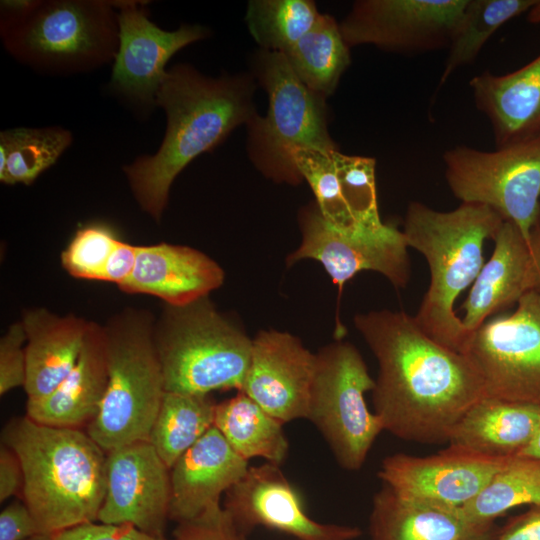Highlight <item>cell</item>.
Here are the masks:
<instances>
[{"instance_id":"obj_11","label":"cell","mask_w":540,"mask_h":540,"mask_svg":"<svg viewBox=\"0 0 540 540\" xmlns=\"http://www.w3.org/2000/svg\"><path fill=\"white\" fill-rule=\"evenodd\" d=\"M464 354L486 396L540 406V289L525 292L512 313L487 320Z\"/></svg>"},{"instance_id":"obj_39","label":"cell","mask_w":540,"mask_h":540,"mask_svg":"<svg viewBox=\"0 0 540 540\" xmlns=\"http://www.w3.org/2000/svg\"><path fill=\"white\" fill-rule=\"evenodd\" d=\"M54 540H175L149 535L128 524L85 523L52 534Z\"/></svg>"},{"instance_id":"obj_1","label":"cell","mask_w":540,"mask_h":540,"mask_svg":"<svg viewBox=\"0 0 540 540\" xmlns=\"http://www.w3.org/2000/svg\"><path fill=\"white\" fill-rule=\"evenodd\" d=\"M354 325L378 362L372 400L384 431L405 441L448 442L466 411L486 396L468 356L431 338L404 311L357 314Z\"/></svg>"},{"instance_id":"obj_30","label":"cell","mask_w":540,"mask_h":540,"mask_svg":"<svg viewBox=\"0 0 540 540\" xmlns=\"http://www.w3.org/2000/svg\"><path fill=\"white\" fill-rule=\"evenodd\" d=\"M70 131L59 126L13 128L0 133V181L32 184L71 145Z\"/></svg>"},{"instance_id":"obj_10","label":"cell","mask_w":540,"mask_h":540,"mask_svg":"<svg viewBox=\"0 0 540 540\" xmlns=\"http://www.w3.org/2000/svg\"><path fill=\"white\" fill-rule=\"evenodd\" d=\"M443 162L454 197L490 207L529 244L540 227V138L494 151L455 146L443 154Z\"/></svg>"},{"instance_id":"obj_4","label":"cell","mask_w":540,"mask_h":540,"mask_svg":"<svg viewBox=\"0 0 540 540\" xmlns=\"http://www.w3.org/2000/svg\"><path fill=\"white\" fill-rule=\"evenodd\" d=\"M504 220L490 207L461 202L450 211L409 203L403 233L408 246L420 252L429 267L430 283L414 316L440 344L465 352L471 336L454 309L459 295L484 265L483 246L494 239Z\"/></svg>"},{"instance_id":"obj_9","label":"cell","mask_w":540,"mask_h":540,"mask_svg":"<svg viewBox=\"0 0 540 540\" xmlns=\"http://www.w3.org/2000/svg\"><path fill=\"white\" fill-rule=\"evenodd\" d=\"M374 386L375 380L353 344L335 341L316 354L307 419L320 431L338 464L349 471L363 466L384 431L365 399Z\"/></svg>"},{"instance_id":"obj_15","label":"cell","mask_w":540,"mask_h":540,"mask_svg":"<svg viewBox=\"0 0 540 540\" xmlns=\"http://www.w3.org/2000/svg\"><path fill=\"white\" fill-rule=\"evenodd\" d=\"M170 501V469L149 440L107 452L106 490L97 520L165 537Z\"/></svg>"},{"instance_id":"obj_36","label":"cell","mask_w":540,"mask_h":540,"mask_svg":"<svg viewBox=\"0 0 540 540\" xmlns=\"http://www.w3.org/2000/svg\"><path fill=\"white\" fill-rule=\"evenodd\" d=\"M118 239L105 224L85 225L75 232L62 251L61 265L74 278L102 281L106 264Z\"/></svg>"},{"instance_id":"obj_41","label":"cell","mask_w":540,"mask_h":540,"mask_svg":"<svg viewBox=\"0 0 540 540\" xmlns=\"http://www.w3.org/2000/svg\"><path fill=\"white\" fill-rule=\"evenodd\" d=\"M137 245L118 239L106 264L102 281L123 285L132 274L136 263Z\"/></svg>"},{"instance_id":"obj_6","label":"cell","mask_w":540,"mask_h":540,"mask_svg":"<svg viewBox=\"0 0 540 540\" xmlns=\"http://www.w3.org/2000/svg\"><path fill=\"white\" fill-rule=\"evenodd\" d=\"M155 321L140 309H124L104 325L108 384L86 432L105 451L149 440L165 394L154 340Z\"/></svg>"},{"instance_id":"obj_3","label":"cell","mask_w":540,"mask_h":540,"mask_svg":"<svg viewBox=\"0 0 540 540\" xmlns=\"http://www.w3.org/2000/svg\"><path fill=\"white\" fill-rule=\"evenodd\" d=\"M2 444L20 459L21 497L41 533L55 534L98 519L106 490L107 452L87 432L24 416L6 424Z\"/></svg>"},{"instance_id":"obj_18","label":"cell","mask_w":540,"mask_h":540,"mask_svg":"<svg viewBox=\"0 0 540 540\" xmlns=\"http://www.w3.org/2000/svg\"><path fill=\"white\" fill-rule=\"evenodd\" d=\"M316 354L294 335L262 330L252 340L242 392L283 424L307 419Z\"/></svg>"},{"instance_id":"obj_5","label":"cell","mask_w":540,"mask_h":540,"mask_svg":"<svg viewBox=\"0 0 540 540\" xmlns=\"http://www.w3.org/2000/svg\"><path fill=\"white\" fill-rule=\"evenodd\" d=\"M0 37L18 62L51 75L113 62L119 44L116 1H1Z\"/></svg>"},{"instance_id":"obj_47","label":"cell","mask_w":540,"mask_h":540,"mask_svg":"<svg viewBox=\"0 0 540 540\" xmlns=\"http://www.w3.org/2000/svg\"><path fill=\"white\" fill-rule=\"evenodd\" d=\"M26 540H54V537L52 534L38 533L36 535L31 536L30 538Z\"/></svg>"},{"instance_id":"obj_16","label":"cell","mask_w":540,"mask_h":540,"mask_svg":"<svg viewBox=\"0 0 540 540\" xmlns=\"http://www.w3.org/2000/svg\"><path fill=\"white\" fill-rule=\"evenodd\" d=\"M223 508L245 534L261 526L297 540H354L361 535L358 527L312 519L297 488L279 465L269 462L250 466L225 493Z\"/></svg>"},{"instance_id":"obj_25","label":"cell","mask_w":540,"mask_h":540,"mask_svg":"<svg viewBox=\"0 0 540 540\" xmlns=\"http://www.w3.org/2000/svg\"><path fill=\"white\" fill-rule=\"evenodd\" d=\"M489 260L471 286L461 306V317L467 333L472 334L499 311L517 303L527 292L529 244L520 230L504 221L495 235Z\"/></svg>"},{"instance_id":"obj_35","label":"cell","mask_w":540,"mask_h":540,"mask_svg":"<svg viewBox=\"0 0 540 540\" xmlns=\"http://www.w3.org/2000/svg\"><path fill=\"white\" fill-rule=\"evenodd\" d=\"M333 159L343 198L360 225L381 223L378 211L374 158L346 155L339 150Z\"/></svg>"},{"instance_id":"obj_38","label":"cell","mask_w":540,"mask_h":540,"mask_svg":"<svg viewBox=\"0 0 540 540\" xmlns=\"http://www.w3.org/2000/svg\"><path fill=\"white\" fill-rule=\"evenodd\" d=\"M246 535L223 506L194 520L177 523L174 530L175 540H247Z\"/></svg>"},{"instance_id":"obj_7","label":"cell","mask_w":540,"mask_h":540,"mask_svg":"<svg viewBox=\"0 0 540 540\" xmlns=\"http://www.w3.org/2000/svg\"><path fill=\"white\" fill-rule=\"evenodd\" d=\"M154 340L166 392L242 390L252 340L208 296L185 306L166 305L155 321Z\"/></svg>"},{"instance_id":"obj_29","label":"cell","mask_w":540,"mask_h":540,"mask_svg":"<svg viewBox=\"0 0 540 540\" xmlns=\"http://www.w3.org/2000/svg\"><path fill=\"white\" fill-rule=\"evenodd\" d=\"M216 404L209 395L165 392L149 442L169 469L214 426Z\"/></svg>"},{"instance_id":"obj_46","label":"cell","mask_w":540,"mask_h":540,"mask_svg":"<svg viewBox=\"0 0 540 540\" xmlns=\"http://www.w3.org/2000/svg\"><path fill=\"white\" fill-rule=\"evenodd\" d=\"M527 20L528 22L533 24L540 23V0H537L536 3L527 12Z\"/></svg>"},{"instance_id":"obj_27","label":"cell","mask_w":540,"mask_h":540,"mask_svg":"<svg viewBox=\"0 0 540 540\" xmlns=\"http://www.w3.org/2000/svg\"><path fill=\"white\" fill-rule=\"evenodd\" d=\"M214 426L247 461L263 458L280 465L288 455L283 423L242 391L216 404Z\"/></svg>"},{"instance_id":"obj_2","label":"cell","mask_w":540,"mask_h":540,"mask_svg":"<svg viewBox=\"0 0 540 540\" xmlns=\"http://www.w3.org/2000/svg\"><path fill=\"white\" fill-rule=\"evenodd\" d=\"M252 75L209 77L189 64L167 70L157 107L167 118L162 143L153 155L138 156L123 171L140 208L159 222L175 178L196 157L212 151L257 114Z\"/></svg>"},{"instance_id":"obj_44","label":"cell","mask_w":540,"mask_h":540,"mask_svg":"<svg viewBox=\"0 0 540 540\" xmlns=\"http://www.w3.org/2000/svg\"><path fill=\"white\" fill-rule=\"evenodd\" d=\"M529 254V268L526 279L527 291L540 289V227L531 234Z\"/></svg>"},{"instance_id":"obj_32","label":"cell","mask_w":540,"mask_h":540,"mask_svg":"<svg viewBox=\"0 0 540 540\" xmlns=\"http://www.w3.org/2000/svg\"><path fill=\"white\" fill-rule=\"evenodd\" d=\"M526 504L540 505V462L514 456L460 509L472 522L492 525L508 510Z\"/></svg>"},{"instance_id":"obj_43","label":"cell","mask_w":540,"mask_h":540,"mask_svg":"<svg viewBox=\"0 0 540 540\" xmlns=\"http://www.w3.org/2000/svg\"><path fill=\"white\" fill-rule=\"evenodd\" d=\"M494 540H540V505L512 518Z\"/></svg>"},{"instance_id":"obj_33","label":"cell","mask_w":540,"mask_h":540,"mask_svg":"<svg viewBox=\"0 0 540 540\" xmlns=\"http://www.w3.org/2000/svg\"><path fill=\"white\" fill-rule=\"evenodd\" d=\"M320 14L310 0H251L245 21L261 50L284 53L312 28Z\"/></svg>"},{"instance_id":"obj_24","label":"cell","mask_w":540,"mask_h":540,"mask_svg":"<svg viewBox=\"0 0 540 540\" xmlns=\"http://www.w3.org/2000/svg\"><path fill=\"white\" fill-rule=\"evenodd\" d=\"M21 322L26 333L24 389L27 400H37L53 392L74 368L90 321L33 308L24 311Z\"/></svg>"},{"instance_id":"obj_40","label":"cell","mask_w":540,"mask_h":540,"mask_svg":"<svg viewBox=\"0 0 540 540\" xmlns=\"http://www.w3.org/2000/svg\"><path fill=\"white\" fill-rule=\"evenodd\" d=\"M41 533L24 501H13L0 513V540H26Z\"/></svg>"},{"instance_id":"obj_34","label":"cell","mask_w":540,"mask_h":540,"mask_svg":"<svg viewBox=\"0 0 540 540\" xmlns=\"http://www.w3.org/2000/svg\"><path fill=\"white\" fill-rule=\"evenodd\" d=\"M333 152L298 149L294 151L293 158L302 179L311 187L323 217L340 229L362 227L343 198Z\"/></svg>"},{"instance_id":"obj_17","label":"cell","mask_w":540,"mask_h":540,"mask_svg":"<svg viewBox=\"0 0 540 540\" xmlns=\"http://www.w3.org/2000/svg\"><path fill=\"white\" fill-rule=\"evenodd\" d=\"M511 458L484 456L453 446L423 457L396 453L384 458L378 476L401 497L462 508Z\"/></svg>"},{"instance_id":"obj_12","label":"cell","mask_w":540,"mask_h":540,"mask_svg":"<svg viewBox=\"0 0 540 540\" xmlns=\"http://www.w3.org/2000/svg\"><path fill=\"white\" fill-rule=\"evenodd\" d=\"M302 239L286 259L288 266L303 259L322 264L339 292L346 281L361 271L386 277L395 288H405L411 277L408 243L402 230L379 223L344 230L330 224L316 202L299 213Z\"/></svg>"},{"instance_id":"obj_22","label":"cell","mask_w":540,"mask_h":540,"mask_svg":"<svg viewBox=\"0 0 540 540\" xmlns=\"http://www.w3.org/2000/svg\"><path fill=\"white\" fill-rule=\"evenodd\" d=\"M469 85L497 147L540 138V55L508 74L485 71Z\"/></svg>"},{"instance_id":"obj_31","label":"cell","mask_w":540,"mask_h":540,"mask_svg":"<svg viewBox=\"0 0 540 540\" xmlns=\"http://www.w3.org/2000/svg\"><path fill=\"white\" fill-rule=\"evenodd\" d=\"M537 0H467L451 38L438 87L453 72L472 63L485 43L506 22L528 12Z\"/></svg>"},{"instance_id":"obj_23","label":"cell","mask_w":540,"mask_h":540,"mask_svg":"<svg viewBox=\"0 0 540 540\" xmlns=\"http://www.w3.org/2000/svg\"><path fill=\"white\" fill-rule=\"evenodd\" d=\"M370 540H494V525L468 519L460 508L408 499L383 487L374 494Z\"/></svg>"},{"instance_id":"obj_42","label":"cell","mask_w":540,"mask_h":540,"mask_svg":"<svg viewBox=\"0 0 540 540\" xmlns=\"http://www.w3.org/2000/svg\"><path fill=\"white\" fill-rule=\"evenodd\" d=\"M24 473L17 454L2 444L0 448V501L19 493L22 496Z\"/></svg>"},{"instance_id":"obj_19","label":"cell","mask_w":540,"mask_h":540,"mask_svg":"<svg viewBox=\"0 0 540 540\" xmlns=\"http://www.w3.org/2000/svg\"><path fill=\"white\" fill-rule=\"evenodd\" d=\"M215 427H211L170 469L169 519L194 520L221 507L220 497L249 469Z\"/></svg>"},{"instance_id":"obj_13","label":"cell","mask_w":540,"mask_h":540,"mask_svg":"<svg viewBox=\"0 0 540 540\" xmlns=\"http://www.w3.org/2000/svg\"><path fill=\"white\" fill-rule=\"evenodd\" d=\"M467 0H359L339 24L349 47L400 54L448 48Z\"/></svg>"},{"instance_id":"obj_8","label":"cell","mask_w":540,"mask_h":540,"mask_svg":"<svg viewBox=\"0 0 540 540\" xmlns=\"http://www.w3.org/2000/svg\"><path fill=\"white\" fill-rule=\"evenodd\" d=\"M253 77L268 95L265 116L258 113L246 125L247 151L254 166L275 182L303 181L293 153L298 149L338 150L328 130L326 97L309 89L281 52L260 50Z\"/></svg>"},{"instance_id":"obj_28","label":"cell","mask_w":540,"mask_h":540,"mask_svg":"<svg viewBox=\"0 0 540 540\" xmlns=\"http://www.w3.org/2000/svg\"><path fill=\"white\" fill-rule=\"evenodd\" d=\"M349 48L336 20L320 14L312 28L283 54L297 77L327 98L351 63Z\"/></svg>"},{"instance_id":"obj_14","label":"cell","mask_w":540,"mask_h":540,"mask_svg":"<svg viewBox=\"0 0 540 540\" xmlns=\"http://www.w3.org/2000/svg\"><path fill=\"white\" fill-rule=\"evenodd\" d=\"M119 44L113 60L109 89L145 114L157 107V95L166 76V65L180 49L204 39L200 25H181L166 31L148 17L139 1H116Z\"/></svg>"},{"instance_id":"obj_45","label":"cell","mask_w":540,"mask_h":540,"mask_svg":"<svg viewBox=\"0 0 540 540\" xmlns=\"http://www.w3.org/2000/svg\"><path fill=\"white\" fill-rule=\"evenodd\" d=\"M517 456L540 462V427L531 441L517 454Z\"/></svg>"},{"instance_id":"obj_20","label":"cell","mask_w":540,"mask_h":540,"mask_svg":"<svg viewBox=\"0 0 540 540\" xmlns=\"http://www.w3.org/2000/svg\"><path fill=\"white\" fill-rule=\"evenodd\" d=\"M225 275L205 253L166 242L137 245L136 263L119 288L128 294L157 297L168 306H185L219 288Z\"/></svg>"},{"instance_id":"obj_21","label":"cell","mask_w":540,"mask_h":540,"mask_svg":"<svg viewBox=\"0 0 540 540\" xmlns=\"http://www.w3.org/2000/svg\"><path fill=\"white\" fill-rule=\"evenodd\" d=\"M107 384L105 328L90 321L74 368L49 395L27 400L26 416L53 427L87 428L100 411Z\"/></svg>"},{"instance_id":"obj_26","label":"cell","mask_w":540,"mask_h":540,"mask_svg":"<svg viewBox=\"0 0 540 540\" xmlns=\"http://www.w3.org/2000/svg\"><path fill=\"white\" fill-rule=\"evenodd\" d=\"M540 427V406L484 396L454 427L450 446L495 458L514 457Z\"/></svg>"},{"instance_id":"obj_37","label":"cell","mask_w":540,"mask_h":540,"mask_svg":"<svg viewBox=\"0 0 540 540\" xmlns=\"http://www.w3.org/2000/svg\"><path fill=\"white\" fill-rule=\"evenodd\" d=\"M26 333L21 322L13 323L0 339V394L25 385Z\"/></svg>"}]
</instances>
